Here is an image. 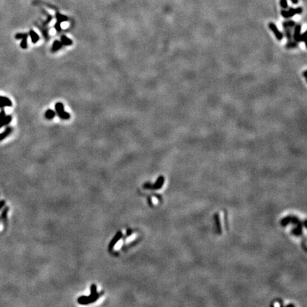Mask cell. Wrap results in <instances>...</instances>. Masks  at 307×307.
I'll return each mask as SVG.
<instances>
[{
  "instance_id": "obj_1",
  "label": "cell",
  "mask_w": 307,
  "mask_h": 307,
  "mask_svg": "<svg viewBox=\"0 0 307 307\" xmlns=\"http://www.w3.org/2000/svg\"><path fill=\"white\" fill-rule=\"evenodd\" d=\"M104 294V292H102L100 293H97V292L96 294L93 295V294H90L89 296H82L80 297L78 299V302L80 304L83 305H87L91 303H94L96 300H97L100 298V297L101 296L102 294Z\"/></svg>"
},
{
  "instance_id": "obj_2",
  "label": "cell",
  "mask_w": 307,
  "mask_h": 307,
  "mask_svg": "<svg viewBox=\"0 0 307 307\" xmlns=\"http://www.w3.org/2000/svg\"><path fill=\"white\" fill-rule=\"evenodd\" d=\"M55 109H56V112L57 113L58 116L60 117V119L67 120L70 118V114L64 110V105L62 102H58L55 105Z\"/></svg>"
},
{
  "instance_id": "obj_3",
  "label": "cell",
  "mask_w": 307,
  "mask_h": 307,
  "mask_svg": "<svg viewBox=\"0 0 307 307\" xmlns=\"http://www.w3.org/2000/svg\"><path fill=\"white\" fill-rule=\"evenodd\" d=\"M302 11H303V9L301 7H298L297 9L290 8L289 11L282 10L281 11V14L284 18H289V17H292V16L295 15L297 14H301L302 12Z\"/></svg>"
},
{
  "instance_id": "obj_4",
  "label": "cell",
  "mask_w": 307,
  "mask_h": 307,
  "mask_svg": "<svg viewBox=\"0 0 307 307\" xmlns=\"http://www.w3.org/2000/svg\"><path fill=\"white\" fill-rule=\"evenodd\" d=\"M164 183V178L162 176H160L158 179V180L156 181V183L154 185H151L149 183H146L144 185V188H150V189H159L161 188L162 186V185Z\"/></svg>"
},
{
  "instance_id": "obj_5",
  "label": "cell",
  "mask_w": 307,
  "mask_h": 307,
  "mask_svg": "<svg viewBox=\"0 0 307 307\" xmlns=\"http://www.w3.org/2000/svg\"><path fill=\"white\" fill-rule=\"evenodd\" d=\"M56 19H57V21H56V23L55 24V29H56V30L57 31H61L60 23L63 22V21H67V20H68V18H67L65 16L62 15V14H60V13L58 12V13L56 14Z\"/></svg>"
},
{
  "instance_id": "obj_6",
  "label": "cell",
  "mask_w": 307,
  "mask_h": 307,
  "mask_svg": "<svg viewBox=\"0 0 307 307\" xmlns=\"http://www.w3.org/2000/svg\"><path fill=\"white\" fill-rule=\"evenodd\" d=\"M122 237V231L117 232V233H116V235H115V237L112 238V240H111V242L109 243V247H108L109 250H112V249H113V247H115V245H116V243L120 240V239H121V237Z\"/></svg>"
},
{
  "instance_id": "obj_7",
  "label": "cell",
  "mask_w": 307,
  "mask_h": 307,
  "mask_svg": "<svg viewBox=\"0 0 307 307\" xmlns=\"http://www.w3.org/2000/svg\"><path fill=\"white\" fill-rule=\"evenodd\" d=\"M12 106V102L11 101L10 99L4 96H0V108L3 109L5 107H11Z\"/></svg>"
},
{
  "instance_id": "obj_8",
  "label": "cell",
  "mask_w": 307,
  "mask_h": 307,
  "mask_svg": "<svg viewBox=\"0 0 307 307\" xmlns=\"http://www.w3.org/2000/svg\"><path fill=\"white\" fill-rule=\"evenodd\" d=\"M269 29L274 33V34H275V36H276L277 37V39H278V40H281V39H282V38H283V34H281V32L279 31L278 29H277V27L276 25H275L274 23H269Z\"/></svg>"
},
{
  "instance_id": "obj_9",
  "label": "cell",
  "mask_w": 307,
  "mask_h": 307,
  "mask_svg": "<svg viewBox=\"0 0 307 307\" xmlns=\"http://www.w3.org/2000/svg\"><path fill=\"white\" fill-rule=\"evenodd\" d=\"M62 46L63 44L62 43H61V41H58V40H56V41L53 43L52 47H51V52L53 53L56 52L58 50H60V48H62Z\"/></svg>"
},
{
  "instance_id": "obj_10",
  "label": "cell",
  "mask_w": 307,
  "mask_h": 307,
  "mask_svg": "<svg viewBox=\"0 0 307 307\" xmlns=\"http://www.w3.org/2000/svg\"><path fill=\"white\" fill-rule=\"evenodd\" d=\"M12 120V116L11 115H6L3 119L0 120V128H2L5 125H9Z\"/></svg>"
},
{
  "instance_id": "obj_11",
  "label": "cell",
  "mask_w": 307,
  "mask_h": 307,
  "mask_svg": "<svg viewBox=\"0 0 307 307\" xmlns=\"http://www.w3.org/2000/svg\"><path fill=\"white\" fill-rule=\"evenodd\" d=\"M12 131H13V128L11 127H8L6 128L5 130L3 132L0 133V141H2L6 137H7L12 132Z\"/></svg>"
},
{
  "instance_id": "obj_12",
  "label": "cell",
  "mask_w": 307,
  "mask_h": 307,
  "mask_svg": "<svg viewBox=\"0 0 307 307\" xmlns=\"http://www.w3.org/2000/svg\"><path fill=\"white\" fill-rule=\"evenodd\" d=\"M29 35L30 36V37H31V41H32L33 44H36L37 42L39 41V36L37 34L36 32H35L34 30L31 29V30L29 31Z\"/></svg>"
},
{
  "instance_id": "obj_13",
  "label": "cell",
  "mask_w": 307,
  "mask_h": 307,
  "mask_svg": "<svg viewBox=\"0 0 307 307\" xmlns=\"http://www.w3.org/2000/svg\"><path fill=\"white\" fill-rule=\"evenodd\" d=\"M60 40H61L60 41L62 43L63 46H70V45L73 44V41L70 39H69L68 37L65 36V35H63L62 36L60 37Z\"/></svg>"
},
{
  "instance_id": "obj_14",
  "label": "cell",
  "mask_w": 307,
  "mask_h": 307,
  "mask_svg": "<svg viewBox=\"0 0 307 307\" xmlns=\"http://www.w3.org/2000/svg\"><path fill=\"white\" fill-rule=\"evenodd\" d=\"M55 116H56V112H55V111H53V109H47L46 111L45 112L44 117L46 118L47 120H53V118L55 117Z\"/></svg>"
},
{
  "instance_id": "obj_15",
  "label": "cell",
  "mask_w": 307,
  "mask_h": 307,
  "mask_svg": "<svg viewBox=\"0 0 307 307\" xmlns=\"http://www.w3.org/2000/svg\"><path fill=\"white\" fill-rule=\"evenodd\" d=\"M27 38H28V36H25V37H23V39H21V44H20V46H21V48H23V49H26V48H27V47H28Z\"/></svg>"
},
{
  "instance_id": "obj_16",
  "label": "cell",
  "mask_w": 307,
  "mask_h": 307,
  "mask_svg": "<svg viewBox=\"0 0 307 307\" xmlns=\"http://www.w3.org/2000/svg\"><path fill=\"white\" fill-rule=\"evenodd\" d=\"M300 30H301V26L300 25H297L295 28V34H294V38L297 41H299Z\"/></svg>"
},
{
  "instance_id": "obj_17",
  "label": "cell",
  "mask_w": 307,
  "mask_h": 307,
  "mask_svg": "<svg viewBox=\"0 0 307 307\" xmlns=\"http://www.w3.org/2000/svg\"><path fill=\"white\" fill-rule=\"evenodd\" d=\"M90 294H93V295H95V294H97V286L95 284H92L91 286H90Z\"/></svg>"
},
{
  "instance_id": "obj_18",
  "label": "cell",
  "mask_w": 307,
  "mask_h": 307,
  "mask_svg": "<svg viewBox=\"0 0 307 307\" xmlns=\"http://www.w3.org/2000/svg\"><path fill=\"white\" fill-rule=\"evenodd\" d=\"M294 21H286V22H284V23H283V26H284V28H289V27H291V26H294Z\"/></svg>"
},
{
  "instance_id": "obj_19",
  "label": "cell",
  "mask_w": 307,
  "mask_h": 307,
  "mask_svg": "<svg viewBox=\"0 0 307 307\" xmlns=\"http://www.w3.org/2000/svg\"><path fill=\"white\" fill-rule=\"evenodd\" d=\"M29 34H22V33H19V34H16L15 36V38L16 39H23V37L28 36Z\"/></svg>"
},
{
  "instance_id": "obj_20",
  "label": "cell",
  "mask_w": 307,
  "mask_h": 307,
  "mask_svg": "<svg viewBox=\"0 0 307 307\" xmlns=\"http://www.w3.org/2000/svg\"><path fill=\"white\" fill-rule=\"evenodd\" d=\"M280 4H281V7L284 8V9H286L288 7L286 0H280Z\"/></svg>"
},
{
  "instance_id": "obj_21",
  "label": "cell",
  "mask_w": 307,
  "mask_h": 307,
  "mask_svg": "<svg viewBox=\"0 0 307 307\" xmlns=\"http://www.w3.org/2000/svg\"><path fill=\"white\" fill-rule=\"evenodd\" d=\"M5 116H6L5 112H4V109H2V110L0 112V120L3 119V118L5 117Z\"/></svg>"
},
{
  "instance_id": "obj_22",
  "label": "cell",
  "mask_w": 307,
  "mask_h": 307,
  "mask_svg": "<svg viewBox=\"0 0 307 307\" xmlns=\"http://www.w3.org/2000/svg\"><path fill=\"white\" fill-rule=\"evenodd\" d=\"M4 204H5V201L4 200H1L0 201V209L2 208Z\"/></svg>"
},
{
  "instance_id": "obj_23",
  "label": "cell",
  "mask_w": 307,
  "mask_h": 307,
  "mask_svg": "<svg viewBox=\"0 0 307 307\" xmlns=\"http://www.w3.org/2000/svg\"><path fill=\"white\" fill-rule=\"evenodd\" d=\"M292 2L293 4H297L298 3V0H292Z\"/></svg>"
}]
</instances>
